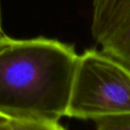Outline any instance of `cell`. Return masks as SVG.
Segmentation results:
<instances>
[{"mask_svg":"<svg viewBox=\"0 0 130 130\" xmlns=\"http://www.w3.org/2000/svg\"><path fill=\"white\" fill-rule=\"evenodd\" d=\"M78 55L74 46L45 38L0 43V110L63 129Z\"/></svg>","mask_w":130,"mask_h":130,"instance_id":"obj_1","label":"cell"},{"mask_svg":"<svg viewBox=\"0 0 130 130\" xmlns=\"http://www.w3.org/2000/svg\"><path fill=\"white\" fill-rule=\"evenodd\" d=\"M126 0H93L92 35L100 41L110 22Z\"/></svg>","mask_w":130,"mask_h":130,"instance_id":"obj_4","label":"cell"},{"mask_svg":"<svg viewBox=\"0 0 130 130\" xmlns=\"http://www.w3.org/2000/svg\"><path fill=\"white\" fill-rule=\"evenodd\" d=\"M98 43L103 51L130 66V0L116 13Z\"/></svg>","mask_w":130,"mask_h":130,"instance_id":"obj_3","label":"cell"},{"mask_svg":"<svg viewBox=\"0 0 130 130\" xmlns=\"http://www.w3.org/2000/svg\"><path fill=\"white\" fill-rule=\"evenodd\" d=\"M94 123L99 130H130V114L103 118Z\"/></svg>","mask_w":130,"mask_h":130,"instance_id":"obj_6","label":"cell"},{"mask_svg":"<svg viewBox=\"0 0 130 130\" xmlns=\"http://www.w3.org/2000/svg\"><path fill=\"white\" fill-rule=\"evenodd\" d=\"M6 35L4 33L3 31V29H2V24H1V13H0V43L6 38Z\"/></svg>","mask_w":130,"mask_h":130,"instance_id":"obj_7","label":"cell"},{"mask_svg":"<svg viewBox=\"0 0 130 130\" xmlns=\"http://www.w3.org/2000/svg\"><path fill=\"white\" fill-rule=\"evenodd\" d=\"M130 114V66L104 51L78 55L66 117L97 120Z\"/></svg>","mask_w":130,"mask_h":130,"instance_id":"obj_2","label":"cell"},{"mask_svg":"<svg viewBox=\"0 0 130 130\" xmlns=\"http://www.w3.org/2000/svg\"><path fill=\"white\" fill-rule=\"evenodd\" d=\"M0 129L6 130H54L47 124L20 119L0 110Z\"/></svg>","mask_w":130,"mask_h":130,"instance_id":"obj_5","label":"cell"}]
</instances>
